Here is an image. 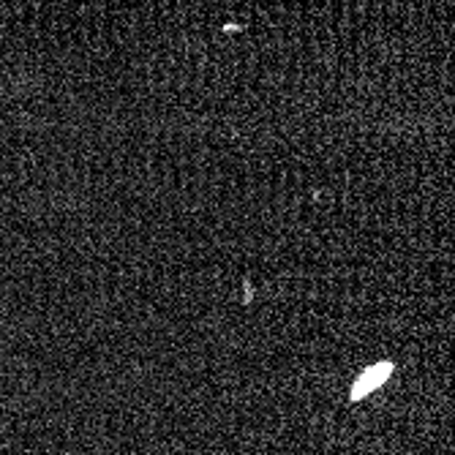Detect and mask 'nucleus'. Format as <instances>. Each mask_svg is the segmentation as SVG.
<instances>
[{
  "label": "nucleus",
  "instance_id": "obj_1",
  "mask_svg": "<svg viewBox=\"0 0 455 455\" xmlns=\"http://www.w3.org/2000/svg\"><path fill=\"white\" fill-rule=\"evenodd\" d=\"M393 374V363H379V365H371L368 371H363L360 374V379L355 382V387H352V398L357 401V398H363V395H368L371 390H377L387 377Z\"/></svg>",
  "mask_w": 455,
  "mask_h": 455
}]
</instances>
